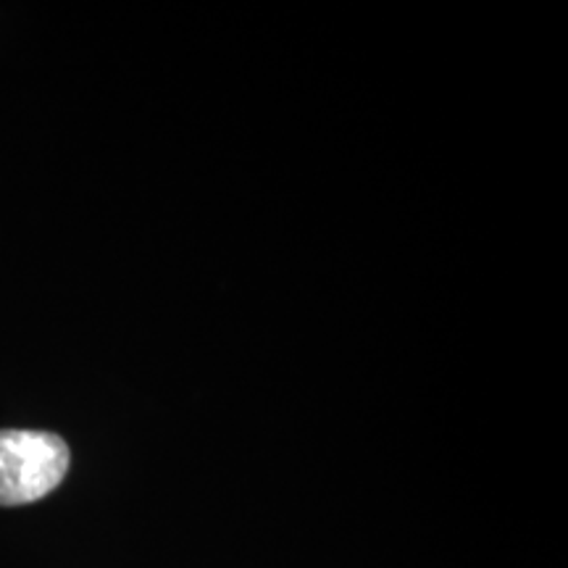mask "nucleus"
<instances>
[{
    "instance_id": "1",
    "label": "nucleus",
    "mask_w": 568,
    "mask_h": 568,
    "mask_svg": "<svg viewBox=\"0 0 568 568\" xmlns=\"http://www.w3.org/2000/svg\"><path fill=\"white\" fill-rule=\"evenodd\" d=\"M69 445L53 432L0 429V506H27L67 477Z\"/></svg>"
}]
</instances>
